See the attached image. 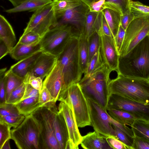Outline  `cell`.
Returning <instances> with one entry per match:
<instances>
[{
  "instance_id": "cell-31",
  "label": "cell",
  "mask_w": 149,
  "mask_h": 149,
  "mask_svg": "<svg viewBox=\"0 0 149 149\" xmlns=\"http://www.w3.org/2000/svg\"><path fill=\"white\" fill-rule=\"evenodd\" d=\"M130 8L133 14L134 19L141 18L149 19V6L138 1H131Z\"/></svg>"
},
{
  "instance_id": "cell-39",
  "label": "cell",
  "mask_w": 149,
  "mask_h": 149,
  "mask_svg": "<svg viewBox=\"0 0 149 149\" xmlns=\"http://www.w3.org/2000/svg\"><path fill=\"white\" fill-rule=\"evenodd\" d=\"M25 84L23 82L11 93L6 102L15 104L20 101L24 95Z\"/></svg>"
},
{
  "instance_id": "cell-50",
  "label": "cell",
  "mask_w": 149,
  "mask_h": 149,
  "mask_svg": "<svg viewBox=\"0 0 149 149\" xmlns=\"http://www.w3.org/2000/svg\"><path fill=\"white\" fill-rule=\"evenodd\" d=\"M25 89L24 93L21 100L27 98L39 95L40 92L38 90L34 88L28 83H25Z\"/></svg>"
},
{
  "instance_id": "cell-10",
  "label": "cell",
  "mask_w": 149,
  "mask_h": 149,
  "mask_svg": "<svg viewBox=\"0 0 149 149\" xmlns=\"http://www.w3.org/2000/svg\"><path fill=\"white\" fill-rule=\"evenodd\" d=\"M149 34V19L141 18L134 19L125 30L119 56L126 55Z\"/></svg>"
},
{
  "instance_id": "cell-37",
  "label": "cell",
  "mask_w": 149,
  "mask_h": 149,
  "mask_svg": "<svg viewBox=\"0 0 149 149\" xmlns=\"http://www.w3.org/2000/svg\"><path fill=\"white\" fill-rule=\"evenodd\" d=\"M57 101L51 95L48 90L42 87L40 93L39 102L40 107H52L56 105Z\"/></svg>"
},
{
  "instance_id": "cell-56",
  "label": "cell",
  "mask_w": 149,
  "mask_h": 149,
  "mask_svg": "<svg viewBox=\"0 0 149 149\" xmlns=\"http://www.w3.org/2000/svg\"><path fill=\"white\" fill-rule=\"evenodd\" d=\"M100 0H95L94 2H97Z\"/></svg>"
},
{
  "instance_id": "cell-14",
  "label": "cell",
  "mask_w": 149,
  "mask_h": 149,
  "mask_svg": "<svg viewBox=\"0 0 149 149\" xmlns=\"http://www.w3.org/2000/svg\"><path fill=\"white\" fill-rule=\"evenodd\" d=\"M58 109L63 115L68 130L69 140L67 149H79L82 136L79 132L72 110L62 101H60Z\"/></svg>"
},
{
  "instance_id": "cell-45",
  "label": "cell",
  "mask_w": 149,
  "mask_h": 149,
  "mask_svg": "<svg viewBox=\"0 0 149 149\" xmlns=\"http://www.w3.org/2000/svg\"><path fill=\"white\" fill-rule=\"evenodd\" d=\"M42 80L43 79L40 77L28 73L24 78V82L30 84L34 88L38 90L40 93L42 88Z\"/></svg>"
},
{
  "instance_id": "cell-57",
  "label": "cell",
  "mask_w": 149,
  "mask_h": 149,
  "mask_svg": "<svg viewBox=\"0 0 149 149\" xmlns=\"http://www.w3.org/2000/svg\"><path fill=\"white\" fill-rule=\"evenodd\" d=\"M148 81H149V79H148Z\"/></svg>"
},
{
  "instance_id": "cell-51",
  "label": "cell",
  "mask_w": 149,
  "mask_h": 149,
  "mask_svg": "<svg viewBox=\"0 0 149 149\" xmlns=\"http://www.w3.org/2000/svg\"><path fill=\"white\" fill-rule=\"evenodd\" d=\"M111 124L112 125H115L123 131L125 132L126 134H128L132 137H133L134 134L133 132L131 129L130 128L126 125L121 124L117 122L112 118Z\"/></svg>"
},
{
  "instance_id": "cell-28",
  "label": "cell",
  "mask_w": 149,
  "mask_h": 149,
  "mask_svg": "<svg viewBox=\"0 0 149 149\" xmlns=\"http://www.w3.org/2000/svg\"><path fill=\"white\" fill-rule=\"evenodd\" d=\"M131 0H105L102 6V9L109 8L118 12L122 15L130 9V5Z\"/></svg>"
},
{
  "instance_id": "cell-6",
  "label": "cell",
  "mask_w": 149,
  "mask_h": 149,
  "mask_svg": "<svg viewBox=\"0 0 149 149\" xmlns=\"http://www.w3.org/2000/svg\"><path fill=\"white\" fill-rule=\"evenodd\" d=\"M58 101L64 102L72 109L78 127L91 125L87 100L78 83L60 93Z\"/></svg>"
},
{
  "instance_id": "cell-16",
  "label": "cell",
  "mask_w": 149,
  "mask_h": 149,
  "mask_svg": "<svg viewBox=\"0 0 149 149\" xmlns=\"http://www.w3.org/2000/svg\"><path fill=\"white\" fill-rule=\"evenodd\" d=\"M63 82L61 66L58 60L54 66L45 78L42 87H45L51 95L58 101Z\"/></svg>"
},
{
  "instance_id": "cell-41",
  "label": "cell",
  "mask_w": 149,
  "mask_h": 149,
  "mask_svg": "<svg viewBox=\"0 0 149 149\" xmlns=\"http://www.w3.org/2000/svg\"><path fill=\"white\" fill-rule=\"evenodd\" d=\"M11 127L6 123L0 122V149L7 140L11 139Z\"/></svg>"
},
{
  "instance_id": "cell-36",
  "label": "cell",
  "mask_w": 149,
  "mask_h": 149,
  "mask_svg": "<svg viewBox=\"0 0 149 149\" xmlns=\"http://www.w3.org/2000/svg\"><path fill=\"white\" fill-rule=\"evenodd\" d=\"M98 13L90 10L86 14L84 30L82 34L88 38L95 31V24Z\"/></svg>"
},
{
  "instance_id": "cell-40",
  "label": "cell",
  "mask_w": 149,
  "mask_h": 149,
  "mask_svg": "<svg viewBox=\"0 0 149 149\" xmlns=\"http://www.w3.org/2000/svg\"><path fill=\"white\" fill-rule=\"evenodd\" d=\"M25 117L22 114L19 116L9 115L0 116V122L5 123L11 127L15 128L22 123Z\"/></svg>"
},
{
  "instance_id": "cell-38",
  "label": "cell",
  "mask_w": 149,
  "mask_h": 149,
  "mask_svg": "<svg viewBox=\"0 0 149 149\" xmlns=\"http://www.w3.org/2000/svg\"><path fill=\"white\" fill-rule=\"evenodd\" d=\"M115 132V138L128 146L130 149H133V138L131 137L117 126L112 125Z\"/></svg>"
},
{
  "instance_id": "cell-34",
  "label": "cell",
  "mask_w": 149,
  "mask_h": 149,
  "mask_svg": "<svg viewBox=\"0 0 149 149\" xmlns=\"http://www.w3.org/2000/svg\"><path fill=\"white\" fill-rule=\"evenodd\" d=\"M100 36L97 32L95 31L88 38V63L100 49Z\"/></svg>"
},
{
  "instance_id": "cell-30",
  "label": "cell",
  "mask_w": 149,
  "mask_h": 149,
  "mask_svg": "<svg viewBox=\"0 0 149 149\" xmlns=\"http://www.w3.org/2000/svg\"><path fill=\"white\" fill-rule=\"evenodd\" d=\"M5 75L6 77V101L12 91L24 82V79L18 76L9 70L6 71Z\"/></svg>"
},
{
  "instance_id": "cell-12",
  "label": "cell",
  "mask_w": 149,
  "mask_h": 149,
  "mask_svg": "<svg viewBox=\"0 0 149 149\" xmlns=\"http://www.w3.org/2000/svg\"><path fill=\"white\" fill-rule=\"evenodd\" d=\"M87 100L91 125L94 130L106 137H115V132L111 124L112 118L107 111L93 100Z\"/></svg>"
},
{
  "instance_id": "cell-7",
  "label": "cell",
  "mask_w": 149,
  "mask_h": 149,
  "mask_svg": "<svg viewBox=\"0 0 149 149\" xmlns=\"http://www.w3.org/2000/svg\"><path fill=\"white\" fill-rule=\"evenodd\" d=\"M73 36V28L69 24L53 27L41 37L40 43L42 51L58 57Z\"/></svg>"
},
{
  "instance_id": "cell-20",
  "label": "cell",
  "mask_w": 149,
  "mask_h": 149,
  "mask_svg": "<svg viewBox=\"0 0 149 149\" xmlns=\"http://www.w3.org/2000/svg\"><path fill=\"white\" fill-rule=\"evenodd\" d=\"M40 51L42 49L40 41L29 44L17 43L10 54L12 58L19 61Z\"/></svg>"
},
{
  "instance_id": "cell-42",
  "label": "cell",
  "mask_w": 149,
  "mask_h": 149,
  "mask_svg": "<svg viewBox=\"0 0 149 149\" xmlns=\"http://www.w3.org/2000/svg\"><path fill=\"white\" fill-rule=\"evenodd\" d=\"M6 68L0 70V104L6 102Z\"/></svg>"
},
{
  "instance_id": "cell-29",
  "label": "cell",
  "mask_w": 149,
  "mask_h": 149,
  "mask_svg": "<svg viewBox=\"0 0 149 149\" xmlns=\"http://www.w3.org/2000/svg\"><path fill=\"white\" fill-rule=\"evenodd\" d=\"M84 3L81 0H53L52 2L56 16Z\"/></svg>"
},
{
  "instance_id": "cell-2",
  "label": "cell",
  "mask_w": 149,
  "mask_h": 149,
  "mask_svg": "<svg viewBox=\"0 0 149 149\" xmlns=\"http://www.w3.org/2000/svg\"><path fill=\"white\" fill-rule=\"evenodd\" d=\"M111 72L104 64L90 75L84 76L78 83L86 99L95 102L107 111L111 95L109 84Z\"/></svg>"
},
{
  "instance_id": "cell-46",
  "label": "cell",
  "mask_w": 149,
  "mask_h": 149,
  "mask_svg": "<svg viewBox=\"0 0 149 149\" xmlns=\"http://www.w3.org/2000/svg\"><path fill=\"white\" fill-rule=\"evenodd\" d=\"M133 149H149V140L134 135Z\"/></svg>"
},
{
  "instance_id": "cell-25",
  "label": "cell",
  "mask_w": 149,
  "mask_h": 149,
  "mask_svg": "<svg viewBox=\"0 0 149 149\" xmlns=\"http://www.w3.org/2000/svg\"><path fill=\"white\" fill-rule=\"evenodd\" d=\"M79 55L81 71L84 74L88 63L89 54L88 38L83 34L79 37Z\"/></svg>"
},
{
  "instance_id": "cell-22",
  "label": "cell",
  "mask_w": 149,
  "mask_h": 149,
  "mask_svg": "<svg viewBox=\"0 0 149 149\" xmlns=\"http://www.w3.org/2000/svg\"><path fill=\"white\" fill-rule=\"evenodd\" d=\"M42 51L19 60L11 66L9 70L18 76L24 79L36 60L42 53Z\"/></svg>"
},
{
  "instance_id": "cell-17",
  "label": "cell",
  "mask_w": 149,
  "mask_h": 149,
  "mask_svg": "<svg viewBox=\"0 0 149 149\" xmlns=\"http://www.w3.org/2000/svg\"><path fill=\"white\" fill-rule=\"evenodd\" d=\"M57 61V56L42 52L30 69L28 74L41 78H45L53 69Z\"/></svg>"
},
{
  "instance_id": "cell-24",
  "label": "cell",
  "mask_w": 149,
  "mask_h": 149,
  "mask_svg": "<svg viewBox=\"0 0 149 149\" xmlns=\"http://www.w3.org/2000/svg\"><path fill=\"white\" fill-rule=\"evenodd\" d=\"M39 96L26 98L15 104L21 114L26 116L40 107Z\"/></svg>"
},
{
  "instance_id": "cell-11",
  "label": "cell",
  "mask_w": 149,
  "mask_h": 149,
  "mask_svg": "<svg viewBox=\"0 0 149 149\" xmlns=\"http://www.w3.org/2000/svg\"><path fill=\"white\" fill-rule=\"evenodd\" d=\"M120 110L130 114L137 120L149 122V104L134 101L116 94L110 95L107 110Z\"/></svg>"
},
{
  "instance_id": "cell-19",
  "label": "cell",
  "mask_w": 149,
  "mask_h": 149,
  "mask_svg": "<svg viewBox=\"0 0 149 149\" xmlns=\"http://www.w3.org/2000/svg\"><path fill=\"white\" fill-rule=\"evenodd\" d=\"M55 136L60 149H67L69 137L68 128L63 115L58 110L54 120Z\"/></svg>"
},
{
  "instance_id": "cell-54",
  "label": "cell",
  "mask_w": 149,
  "mask_h": 149,
  "mask_svg": "<svg viewBox=\"0 0 149 149\" xmlns=\"http://www.w3.org/2000/svg\"><path fill=\"white\" fill-rule=\"evenodd\" d=\"M1 149H10V139L7 140L4 144Z\"/></svg>"
},
{
  "instance_id": "cell-48",
  "label": "cell",
  "mask_w": 149,
  "mask_h": 149,
  "mask_svg": "<svg viewBox=\"0 0 149 149\" xmlns=\"http://www.w3.org/2000/svg\"><path fill=\"white\" fill-rule=\"evenodd\" d=\"M125 32V30L120 24L117 34L114 38L116 48L118 54L123 41Z\"/></svg>"
},
{
  "instance_id": "cell-13",
  "label": "cell",
  "mask_w": 149,
  "mask_h": 149,
  "mask_svg": "<svg viewBox=\"0 0 149 149\" xmlns=\"http://www.w3.org/2000/svg\"><path fill=\"white\" fill-rule=\"evenodd\" d=\"M89 7L85 3L68 10L56 16L57 25L68 24L72 26L74 36L79 37L83 34L87 13Z\"/></svg>"
},
{
  "instance_id": "cell-44",
  "label": "cell",
  "mask_w": 149,
  "mask_h": 149,
  "mask_svg": "<svg viewBox=\"0 0 149 149\" xmlns=\"http://www.w3.org/2000/svg\"><path fill=\"white\" fill-rule=\"evenodd\" d=\"M41 37L38 34L33 31H30L25 34L22 35L17 42L24 44H32L40 41Z\"/></svg>"
},
{
  "instance_id": "cell-55",
  "label": "cell",
  "mask_w": 149,
  "mask_h": 149,
  "mask_svg": "<svg viewBox=\"0 0 149 149\" xmlns=\"http://www.w3.org/2000/svg\"><path fill=\"white\" fill-rule=\"evenodd\" d=\"M88 6L89 7L94 2L95 0H81Z\"/></svg>"
},
{
  "instance_id": "cell-43",
  "label": "cell",
  "mask_w": 149,
  "mask_h": 149,
  "mask_svg": "<svg viewBox=\"0 0 149 149\" xmlns=\"http://www.w3.org/2000/svg\"><path fill=\"white\" fill-rule=\"evenodd\" d=\"M21 115L15 104L5 103L0 104V116Z\"/></svg>"
},
{
  "instance_id": "cell-9",
  "label": "cell",
  "mask_w": 149,
  "mask_h": 149,
  "mask_svg": "<svg viewBox=\"0 0 149 149\" xmlns=\"http://www.w3.org/2000/svg\"><path fill=\"white\" fill-rule=\"evenodd\" d=\"M57 25V20L52 3L34 12L22 35L33 31L42 37L49 29Z\"/></svg>"
},
{
  "instance_id": "cell-1",
  "label": "cell",
  "mask_w": 149,
  "mask_h": 149,
  "mask_svg": "<svg viewBox=\"0 0 149 149\" xmlns=\"http://www.w3.org/2000/svg\"><path fill=\"white\" fill-rule=\"evenodd\" d=\"M118 74L148 80L149 78V34L128 53L119 56Z\"/></svg>"
},
{
  "instance_id": "cell-52",
  "label": "cell",
  "mask_w": 149,
  "mask_h": 149,
  "mask_svg": "<svg viewBox=\"0 0 149 149\" xmlns=\"http://www.w3.org/2000/svg\"><path fill=\"white\" fill-rule=\"evenodd\" d=\"M10 51L5 43L0 40V59L4 57L8 54Z\"/></svg>"
},
{
  "instance_id": "cell-35",
  "label": "cell",
  "mask_w": 149,
  "mask_h": 149,
  "mask_svg": "<svg viewBox=\"0 0 149 149\" xmlns=\"http://www.w3.org/2000/svg\"><path fill=\"white\" fill-rule=\"evenodd\" d=\"M104 64L99 49L88 63L84 76H88L90 75L101 67Z\"/></svg>"
},
{
  "instance_id": "cell-8",
  "label": "cell",
  "mask_w": 149,
  "mask_h": 149,
  "mask_svg": "<svg viewBox=\"0 0 149 149\" xmlns=\"http://www.w3.org/2000/svg\"><path fill=\"white\" fill-rule=\"evenodd\" d=\"M11 139L19 149H40V133L31 114L17 127L11 130Z\"/></svg>"
},
{
  "instance_id": "cell-27",
  "label": "cell",
  "mask_w": 149,
  "mask_h": 149,
  "mask_svg": "<svg viewBox=\"0 0 149 149\" xmlns=\"http://www.w3.org/2000/svg\"><path fill=\"white\" fill-rule=\"evenodd\" d=\"M108 111V114L113 119L123 125L131 126L136 120H137L133 116L123 111L110 109Z\"/></svg>"
},
{
  "instance_id": "cell-15",
  "label": "cell",
  "mask_w": 149,
  "mask_h": 149,
  "mask_svg": "<svg viewBox=\"0 0 149 149\" xmlns=\"http://www.w3.org/2000/svg\"><path fill=\"white\" fill-rule=\"evenodd\" d=\"M100 52L104 63L112 72L118 70L119 55L111 36H100Z\"/></svg>"
},
{
  "instance_id": "cell-53",
  "label": "cell",
  "mask_w": 149,
  "mask_h": 149,
  "mask_svg": "<svg viewBox=\"0 0 149 149\" xmlns=\"http://www.w3.org/2000/svg\"><path fill=\"white\" fill-rule=\"evenodd\" d=\"M12 4L14 7H17L24 1L26 0H8Z\"/></svg>"
},
{
  "instance_id": "cell-33",
  "label": "cell",
  "mask_w": 149,
  "mask_h": 149,
  "mask_svg": "<svg viewBox=\"0 0 149 149\" xmlns=\"http://www.w3.org/2000/svg\"><path fill=\"white\" fill-rule=\"evenodd\" d=\"M131 127L134 135L149 140V122L137 120Z\"/></svg>"
},
{
  "instance_id": "cell-3",
  "label": "cell",
  "mask_w": 149,
  "mask_h": 149,
  "mask_svg": "<svg viewBox=\"0 0 149 149\" xmlns=\"http://www.w3.org/2000/svg\"><path fill=\"white\" fill-rule=\"evenodd\" d=\"M79 37L73 36L57 57V60L62 68L63 78L60 93L72 84L78 83L81 79L83 74L79 65Z\"/></svg>"
},
{
  "instance_id": "cell-47",
  "label": "cell",
  "mask_w": 149,
  "mask_h": 149,
  "mask_svg": "<svg viewBox=\"0 0 149 149\" xmlns=\"http://www.w3.org/2000/svg\"><path fill=\"white\" fill-rule=\"evenodd\" d=\"M106 139L112 149H130L128 146L114 137H106Z\"/></svg>"
},
{
  "instance_id": "cell-32",
  "label": "cell",
  "mask_w": 149,
  "mask_h": 149,
  "mask_svg": "<svg viewBox=\"0 0 149 149\" xmlns=\"http://www.w3.org/2000/svg\"><path fill=\"white\" fill-rule=\"evenodd\" d=\"M95 29L100 36L105 35L113 37L109 26L101 11L99 12L95 20Z\"/></svg>"
},
{
  "instance_id": "cell-49",
  "label": "cell",
  "mask_w": 149,
  "mask_h": 149,
  "mask_svg": "<svg viewBox=\"0 0 149 149\" xmlns=\"http://www.w3.org/2000/svg\"><path fill=\"white\" fill-rule=\"evenodd\" d=\"M134 19L133 14L130 9L129 10L121 15L120 24L125 30L129 25Z\"/></svg>"
},
{
  "instance_id": "cell-26",
  "label": "cell",
  "mask_w": 149,
  "mask_h": 149,
  "mask_svg": "<svg viewBox=\"0 0 149 149\" xmlns=\"http://www.w3.org/2000/svg\"><path fill=\"white\" fill-rule=\"evenodd\" d=\"M109 26L113 39L116 37L120 24L121 15L111 9L105 8L101 10Z\"/></svg>"
},
{
  "instance_id": "cell-21",
  "label": "cell",
  "mask_w": 149,
  "mask_h": 149,
  "mask_svg": "<svg viewBox=\"0 0 149 149\" xmlns=\"http://www.w3.org/2000/svg\"><path fill=\"white\" fill-rule=\"evenodd\" d=\"M0 39L10 51L16 45V39L13 28L5 17L0 15Z\"/></svg>"
},
{
  "instance_id": "cell-23",
  "label": "cell",
  "mask_w": 149,
  "mask_h": 149,
  "mask_svg": "<svg viewBox=\"0 0 149 149\" xmlns=\"http://www.w3.org/2000/svg\"><path fill=\"white\" fill-rule=\"evenodd\" d=\"M52 0H26L19 5L7 9L5 12L8 13L28 11L35 12L38 9L51 3Z\"/></svg>"
},
{
  "instance_id": "cell-4",
  "label": "cell",
  "mask_w": 149,
  "mask_h": 149,
  "mask_svg": "<svg viewBox=\"0 0 149 149\" xmlns=\"http://www.w3.org/2000/svg\"><path fill=\"white\" fill-rule=\"evenodd\" d=\"M109 87L111 94L149 104V82L148 80L118 74L116 78L110 80Z\"/></svg>"
},
{
  "instance_id": "cell-18",
  "label": "cell",
  "mask_w": 149,
  "mask_h": 149,
  "mask_svg": "<svg viewBox=\"0 0 149 149\" xmlns=\"http://www.w3.org/2000/svg\"><path fill=\"white\" fill-rule=\"evenodd\" d=\"M106 137L95 131L90 132L82 136L80 144L85 149H111Z\"/></svg>"
},
{
  "instance_id": "cell-5",
  "label": "cell",
  "mask_w": 149,
  "mask_h": 149,
  "mask_svg": "<svg viewBox=\"0 0 149 149\" xmlns=\"http://www.w3.org/2000/svg\"><path fill=\"white\" fill-rule=\"evenodd\" d=\"M58 111L56 105L52 107H40L31 114L40 133V149H60L54 130V120Z\"/></svg>"
}]
</instances>
